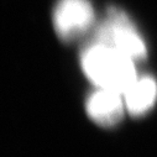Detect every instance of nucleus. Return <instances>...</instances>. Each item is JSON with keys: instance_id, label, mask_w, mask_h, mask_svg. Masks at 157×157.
<instances>
[{"instance_id": "7ed1b4c3", "label": "nucleus", "mask_w": 157, "mask_h": 157, "mask_svg": "<svg viewBox=\"0 0 157 157\" xmlns=\"http://www.w3.org/2000/svg\"><path fill=\"white\" fill-rule=\"evenodd\" d=\"M94 21V10L89 0H59L53 13L57 35L72 41L84 35Z\"/></svg>"}, {"instance_id": "39448f33", "label": "nucleus", "mask_w": 157, "mask_h": 157, "mask_svg": "<svg viewBox=\"0 0 157 157\" xmlns=\"http://www.w3.org/2000/svg\"><path fill=\"white\" fill-rule=\"evenodd\" d=\"M157 83L151 77H142L129 88L124 94L126 109L132 115L145 114L156 101Z\"/></svg>"}, {"instance_id": "f257e3e1", "label": "nucleus", "mask_w": 157, "mask_h": 157, "mask_svg": "<svg viewBox=\"0 0 157 157\" xmlns=\"http://www.w3.org/2000/svg\"><path fill=\"white\" fill-rule=\"evenodd\" d=\"M82 67L99 88L125 94L136 82L135 61L114 47L94 42L82 55Z\"/></svg>"}, {"instance_id": "20e7f679", "label": "nucleus", "mask_w": 157, "mask_h": 157, "mask_svg": "<svg viewBox=\"0 0 157 157\" xmlns=\"http://www.w3.org/2000/svg\"><path fill=\"white\" fill-rule=\"evenodd\" d=\"M121 95L120 93L100 88L87 101L88 115L99 125H116L124 114V100Z\"/></svg>"}, {"instance_id": "f03ea898", "label": "nucleus", "mask_w": 157, "mask_h": 157, "mask_svg": "<svg viewBox=\"0 0 157 157\" xmlns=\"http://www.w3.org/2000/svg\"><path fill=\"white\" fill-rule=\"evenodd\" d=\"M95 42L116 48L135 62L146 57V46L128 16L111 9L109 19L101 24L95 33Z\"/></svg>"}]
</instances>
